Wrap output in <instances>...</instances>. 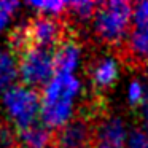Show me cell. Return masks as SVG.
Returning <instances> with one entry per match:
<instances>
[{"label":"cell","instance_id":"obj_12","mask_svg":"<svg viewBox=\"0 0 148 148\" xmlns=\"http://www.w3.org/2000/svg\"><path fill=\"white\" fill-rule=\"evenodd\" d=\"M19 83V62L11 46H0V92Z\"/></svg>","mask_w":148,"mask_h":148},{"label":"cell","instance_id":"obj_1","mask_svg":"<svg viewBox=\"0 0 148 148\" xmlns=\"http://www.w3.org/2000/svg\"><path fill=\"white\" fill-rule=\"evenodd\" d=\"M84 94L80 75L56 73L40 91V123L49 131H59L77 118Z\"/></svg>","mask_w":148,"mask_h":148},{"label":"cell","instance_id":"obj_7","mask_svg":"<svg viewBox=\"0 0 148 148\" xmlns=\"http://www.w3.org/2000/svg\"><path fill=\"white\" fill-rule=\"evenodd\" d=\"M123 72V64L118 56L112 53L100 54L89 64L88 77L89 81L96 89L99 91H107L112 89L121 78Z\"/></svg>","mask_w":148,"mask_h":148},{"label":"cell","instance_id":"obj_5","mask_svg":"<svg viewBox=\"0 0 148 148\" xmlns=\"http://www.w3.org/2000/svg\"><path fill=\"white\" fill-rule=\"evenodd\" d=\"M126 51L132 61L148 64V0H140L132 8V26L126 40Z\"/></svg>","mask_w":148,"mask_h":148},{"label":"cell","instance_id":"obj_19","mask_svg":"<svg viewBox=\"0 0 148 148\" xmlns=\"http://www.w3.org/2000/svg\"><path fill=\"white\" fill-rule=\"evenodd\" d=\"M145 81H147V97H145V102H143V105H142L140 108H142V123H143V131L147 132V135H148V78Z\"/></svg>","mask_w":148,"mask_h":148},{"label":"cell","instance_id":"obj_9","mask_svg":"<svg viewBox=\"0 0 148 148\" xmlns=\"http://www.w3.org/2000/svg\"><path fill=\"white\" fill-rule=\"evenodd\" d=\"M53 58L56 73L78 75L84 64V46L77 38H64L53 49Z\"/></svg>","mask_w":148,"mask_h":148},{"label":"cell","instance_id":"obj_16","mask_svg":"<svg viewBox=\"0 0 148 148\" xmlns=\"http://www.w3.org/2000/svg\"><path fill=\"white\" fill-rule=\"evenodd\" d=\"M21 3L14 0H0V34L7 32L13 26L18 13H19Z\"/></svg>","mask_w":148,"mask_h":148},{"label":"cell","instance_id":"obj_14","mask_svg":"<svg viewBox=\"0 0 148 148\" xmlns=\"http://www.w3.org/2000/svg\"><path fill=\"white\" fill-rule=\"evenodd\" d=\"M96 2L91 0H75V2H67V14L72 18V21L77 24H88L92 21L94 14L97 10Z\"/></svg>","mask_w":148,"mask_h":148},{"label":"cell","instance_id":"obj_3","mask_svg":"<svg viewBox=\"0 0 148 148\" xmlns=\"http://www.w3.org/2000/svg\"><path fill=\"white\" fill-rule=\"evenodd\" d=\"M0 113L8 126L26 129L40 121V92L18 83L0 92Z\"/></svg>","mask_w":148,"mask_h":148},{"label":"cell","instance_id":"obj_10","mask_svg":"<svg viewBox=\"0 0 148 148\" xmlns=\"http://www.w3.org/2000/svg\"><path fill=\"white\" fill-rule=\"evenodd\" d=\"M94 129L89 123L75 118L58 131L54 137V148H92Z\"/></svg>","mask_w":148,"mask_h":148},{"label":"cell","instance_id":"obj_2","mask_svg":"<svg viewBox=\"0 0 148 148\" xmlns=\"http://www.w3.org/2000/svg\"><path fill=\"white\" fill-rule=\"evenodd\" d=\"M132 8L127 0H108L97 5L91 21V32L105 46H119L126 43L132 26Z\"/></svg>","mask_w":148,"mask_h":148},{"label":"cell","instance_id":"obj_8","mask_svg":"<svg viewBox=\"0 0 148 148\" xmlns=\"http://www.w3.org/2000/svg\"><path fill=\"white\" fill-rule=\"evenodd\" d=\"M127 121L121 115H107L94 129V140L100 148H126L129 137Z\"/></svg>","mask_w":148,"mask_h":148},{"label":"cell","instance_id":"obj_18","mask_svg":"<svg viewBox=\"0 0 148 148\" xmlns=\"http://www.w3.org/2000/svg\"><path fill=\"white\" fill-rule=\"evenodd\" d=\"M126 148H148V135L143 129H131Z\"/></svg>","mask_w":148,"mask_h":148},{"label":"cell","instance_id":"obj_11","mask_svg":"<svg viewBox=\"0 0 148 148\" xmlns=\"http://www.w3.org/2000/svg\"><path fill=\"white\" fill-rule=\"evenodd\" d=\"M54 135L42 123L18 131V148H53Z\"/></svg>","mask_w":148,"mask_h":148},{"label":"cell","instance_id":"obj_20","mask_svg":"<svg viewBox=\"0 0 148 148\" xmlns=\"http://www.w3.org/2000/svg\"><path fill=\"white\" fill-rule=\"evenodd\" d=\"M97 148H100V147H97Z\"/></svg>","mask_w":148,"mask_h":148},{"label":"cell","instance_id":"obj_17","mask_svg":"<svg viewBox=\"0 0 148 148\" xmlns=\"http://www.w3.org/2000/svg\"><path fill=\"white\" fill-rule=\"evenodd\" d=\"M0 148H18V132L7 123L0 124Z\"/></svg>","mask_w":148,"mask_h":148},{"label":"cell","instance_id":"obj_6","mask_svg":"<svg viewBox=\"0 0 148 148\" xmlns=\"http://www.w3.org/2000/svg\"><path fill=\"white\" fill-rule=\"evenodd\" d=\"M30 46L53 49L64 40V24L53 18L35 16L26 23Z\"/></svg>","mask_w":148,"mask_h":148},{"label":"cell","instance_id":"obj_15","mask_svg":"<svg viewBox=\"0 0 148 148\" xmlns=\"http://www.w3.org/2000/svg\"><path fill=\"white\" fill-rule=\"evenodd\" d=\"M147 97V81L143 78H131L126 84L124 99L131 107H142Z\"/></svg>","mask_w":148,"mask_h":148},{"label":"cell","instance_id":"obj_13","mask_svg":"<svg viewBox=\"0 0 148 148\" xmlns=\"http://www.w3.org/2000/svg\"><path fill=\"white\" fill-rule=\"evenodd\" d=\"M26 7L35 13V16L59 19L62 14H67V2L62 0H32L27 2Z\"/></svg>","mask_w":148,"mask_h":148},{"label":"cell","instance_id":"obj_4","mask_svg":"<svg viewBox=\"0 0 148 148\" xmlns=\"http://www.w3.org/2000/svg\"><path fill=\"white\" fill-rule=\"evenodd\" d=\"M18 62L21 83L34 89L43 88L56 75L53 49L27 46L18 54Z\"/></svg>","mask_w":148,"mask_h":148}]
</instances>
